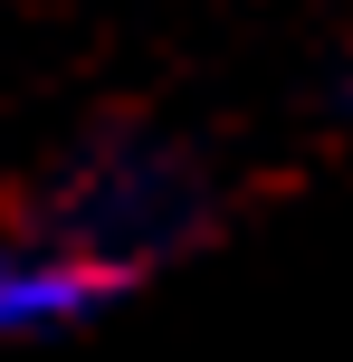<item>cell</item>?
Here are the masks:
<instances>
[{
	"mask_svg": "<svg viewBox=\"0 0 353 362\" xmlns=\"http://www.w3.org/2000/svg\"><path fill=\"white\" fill-rule=\"evenodd\" d=\"M134 276H115L105 257L67 248L48 229H0V344H48V334H76L125 296Z\"/></svg>",
	"mask_w": 353,
	"mask_h": 362,
	"instance_id": "7a4b0ae2",
	"label": "cell"
},
{
	"mask_svg": "<svg viewBox=\"0 0 353 362\" xmlns=\"http://www.w3.org/2000/svg\"><path fill=\"white\" fill-rule=\"evenodd\" d=\"M191 219H201V181L172 163V153L125 144V153H96V163L76 172V191L57 200L48 238L105 257L115 276H144L163 248H182V238H191Z\"/></svg>",
	"mask_w": 353,
	"mask_h": 362,
	"instance_id": "6da1fadb",
	"label": "cell"
}]
</instances>
